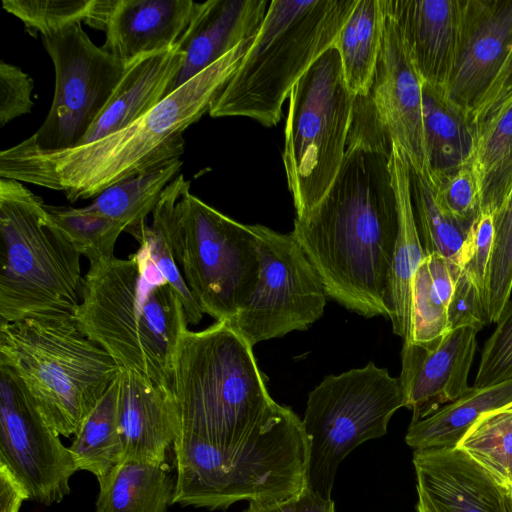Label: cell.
<instances>
[{
  "label": "cell",
  "instance_id": "6da1fadb",
  "mask_svg": "<svg viewBox=\"0 0 512 512\" xmlns=\"http://www.w3.org/2000/svg\"><path fill=\"white\" fill-rule=\"evenodd\" d=\"M392 140L368 96H356L345 154L323 199L290 233L326 294L365 317H388L386 294L398 234Z\"/></svg>",
  "mask_w": 512,
  "mask_h": 512
},
{
  "label": "cell",
  "instance_id": "7a4b0ae2",
  "mask_svg": "<svg viewBox=\"0 0 512 512\" xmlns=\"http://www.w3.org/2000/svg\"><path fill=\"white\" fill-rule=\"evenodd\" d=\"M255 37V36H254ZM254 37L163 98L126 128L105 138L59 151L20 143L0 153V176L63 191L74 203L98 196L184 153L183 132L198 121L237 69Z\"/></svg>",
  "mask_w": 512,
  "mask_h": 512
},
{
  "label": "cell",
  "instance_id": "3957f363",
  "mask_svg": "<svg viewBox=\"0 0 512 512\" xmlns=\"http://www.w3.org/2000/svg\"><path fill=\"white\" fill-rule=\"evenodd\" d=\"M74 321L122 369L171 389L175 351L189 324L143 243L127 259L90 263Z\"/></svg>",
  "mask_w": 512,
  "mask_h": 512
},
{
  "label": "cell",
  "instance_id": "277c9868",
  "mask_svg": "<svg viewBox=\"0 0 512 512\" xmlns=\"http://www.w3.org/2000/svg\"><path fill=\"white\" fill-rule=\"evenodd\" d=\"M265 380L253 347L229 322L187 328L172 368L178 436L200 439L233 460L242 457L276 404Z\"/></svg>",
  "mask_w": 512,
  "mask_h": 512
},
{
  "label": "cell",
  "instance_id": "5b68a950",
  "mask_svg": "<svg viewBox=\"0 0 512 512\" xmlns=\"http://www.w3.org/2000/svg\"><path fill=\"white\" fill-rule=\"evenodd\" d=\"M358 0H273L237 69L209 108L271 127L300 78L329 48Z\"/></svg>",
  "mask_w": 512,
  "mask_h": 512
},
{
  "label": "cell",
  "instance_id": "8992f818",
  "mask_svg": "<svg viewBox=\"0 0 512 512\" xmlns=\"http://www.w3.org/2000/svg\"><path fill=\"white\" fill-rule=\"evenodd\" d=\"M0 323L74 320L84 277L81 254L21 182L0 180Z\"/></svg>",
  "mask_w": 512,
  "mask_h": 512
},
{
  "label": "cell",
  "instance_id": "52a82bcc",
  "mask_svg": "<svg viewBox=\"0 0 512 512\" xmlns=\"http://www.w3.org/2000/svg\"><path fill=\"white\" fill-rule=\"evenodd\" d=\"M0 364L24 384L48 426L75 435L121 371L74 320L0 323Z\"/></svg>",
  "mask_w": 512,
  "mask_h": 512
},
{
  "label": "cell",
  "instance_id": "ba28073f",
  "mask_svg": "<svg viewBox=\"0 0 512 512\" xmlns=\"http://www.w3.org/2000/svg\"><path fill=\"white\" fill-rule=\"evenodd\" d=\"M176 479L172 504L226 510L238 501L283 500L307 486L309 443L302 420L288 409L238 459L210 444L177 436L172 446Z\"/></svg>",
  "mask_w": 512,
  "mask_h": 512
},
{
  "label": "cell",
  "instance_id": "9c48e42d",
  "mask_svg": "<svg viewBox=\"0 0 512 512\" xmlns=\"http://www.w3.org/2000/svg\"><path fill=\"white\" fill-rule=\"evenodd\" d=\"M355 100L334 46L312 64L290 92L282 159L296 218L309 213L335 180L345 154Z\"/></svg>",
  "mask_w": 512,
  "mask_h": 512
},
{
  "label": "cell",
  "instance_id": "30bf717a",
  "mask_svg": "<svg viewBox=\"0 0 512 512\" xmlns=\"http://www.w3.org/2000/svg\"><path fill=\"white\" fill-rule=\"evenodd\" d=\"M171 245L182 276L203 313L231 322L252 296L260 272L253 225L209 206L188 186L173 212Z\"/></svg>",
  "mask_w": 512,
  "mask_h": 512
},
{
  "label": "cell",
  "instance_id": "8fae6325",
  "mask_svg": "<svg viewBox=\"0 0 512 512\" xmlns=\"http://www.w3.org/2000/svg\"><path fill=\"white\" fill-rule=\"evenodd\" d=\"M401 407L405 396L399 378L374 362L325 377L309 393L302 419L309 443L307 487L330 499L343 459L362 443L384 436Z\"/></svg>",
  "mask_w": 512,
  "mask_h": 512
},
{
  "label": "cell",
  "instance_id": "7c38bea8",
  "mask_svg": "<svg viewBox=\"0 0 512 512\" xmlns=\"http://www.w3.org/2000/svg\"><path fill=\"white\" fill-rule=\"evenodd\" d=\"M55 71L51 108L39 129L20 144L59 151L78 147L125 74L127 65L96 46L81 24L42 37Z\"/></svg>",
  "mask_w": 512,
  "mask_h": 512
},
{
  "label": "cell",
  "instance_id": "4fadbf2b",
  "mask_svg": "<svg viewBox=\"0 0 512 512\" xmlns=\"http://www.w3.org/2000/svg\"><path fill=\"white\" fill-rule=\"evenodd\" d=\"M253 229L260 253L257 285L229 322L252 347L306 330L323 315L327 295L319 274L291 234L259 224Z\"/></svg>",
  "mask_w": 512,
  "mask_h": 512
},
{
  "label": "cell",
  "instance_id": "5bb4252c",
  "mask_svg": "<svg viewBox=\"0 0 512 512\" xmlns=\"http://www.w3.org/2000/svg\"><path fill=\"white\" fill-rule=\"evenodd\" d=\"M45 422L19 378L0 364V464L30 500L50 506L70 493L72 455Z\"/></svg>",
  "mask_w": 512,
  "mask_h": 512
},
{
  "label": "cell",
  "instance_id": "9a60e30c",
  "mask_svg": "<svg viewBox=\"0 0 512 512\" xmlns=\"http://www.w3.org/2000/svg\"><path fill=\"white\" fill-rule=\"evenodd\" d=\"M368 96L380 124L390 139L403 150L410 170L428 175L422 79L399 26L386 7L380 52Z\"/></svg>",
  "mask_w": 512,
  "mask_h": 512
},
{
  "label": "cell",
  "instance_id": "2e32d148",
  "mask_svg": "<svg viewBox=\"0 0 512 512\" xmlns=\"http://www.w3.org/2000/svg\"><path fill=\"white\" fill-rule=\"evenodd\" d=\"M511 45L512 0H462L458 54L445 91L470 117Z\"/></svg>",
  "mask_w": 512,
  "mask_h": 512
},
{
  "label": "cell",
  "instance_id": "e0dca14e",
  "mask_svg": "<svg viewBox=\"0 0 512 512\" xmlns=\"http://www.w3.org/2000/svg\"><path fill=\"white\" fill-rule=\"evenodd\" d=\"M476 333L470 327L450 330L434 348L403 342L399 380L405 407L412 411L411 423L430 416L470 388Z\"/></svg>",
  "mask_w": 512,
  "mask_h": 512
},
{
  "label": "cell",
  "instance_id": "ac0fdd59",
  "mask_svg": "<svg viewBox=\"0 0 512 512\" xmlns=\"http://www.w3.org/2000/svg\"><path fill=\"white\" fill-rule=\"evenodd\" d=\"M269 4L266 0L197 3L190 24L177 43L183 52V61L166 96L254 37Z\"/></svg>",
  "mask_w": 512,
  "mask_h": 512
},
{
  "label": "cell",
  "instance_id": "d6986e66",
  "mask_svg": "<svg viewBox=\"0 0 512 512\" xmlns=\"http://www.w3.org/2000/svg\"><path fill=\"white\" fill-rule=\"evenodd\" d=\"M120 378L118 419L123 463H166V452L180 432L172 390L124 369Z\"/></svg>",
  "mask_w": 512,
  "mask_h": 512
},
{
  "label": "cell",
  "instance_id": "ffe728a7",
  "mask_svg": "<svg viewBox=\"0 0 512 512\" xmlns=\"http://www.w3.org/2000/svg\"><path fill=\"white\" fill-rule=\"evenodd\" d=\"M422 82L446 88L455 67L462 0H384Z\"/></svg>",
  "mask_w": 512,
  "mask_h": 512
},
{
  "label": "cell",
  "instance_id": "44dd1931",
  "mask_svg": "<svg viewBox=\"0 0 512 512\" xmlns=\"http://www.w3.org/2000/svg\"><path fill=\"white\" fill-rule=\"evenodd\" d=\"M413 464L437 512H505L503 487L457 447L414 450Z\"/></svg>",
  "mask_w": 512,
  "mask_h": 512
},
{
  "label": "cell",
  "instance_id": "7402d4cb",
  "mask_svg": "<svg viewBox=\"0 0 512 512\" xmlns=\"http://www.w3.org/2000/svg\"><path fill=\"white\" fill-rule=\"evenodd\" d=\"M197 3L192 0H115L102 47L126 65L170 49L189 26Z\"/></svg>",
  "mask_w": 512,
  "mask_h": 512
},
{
  "label": "cell",
  "instance_id": "603a6c76",
  "mask_svg": "<svg viewBox=\"0 0 512 512\" xmlns=\"http://www.w3.org/2000/svg\"><path fill=\"white\" fill-rule=\"evenodd\" d=\"M182 61L183 52L176 44L127 65L124 76L79 146L126 128L155 107L166 97Z\"/></svg>",
  "mask_w": 512,
  "mask_h": 512
},
{
  "label": "cell",
  "instance_id": "cb8c5ba5",
  "mask_svg": "<svg viewBox=\"0 0 512 512\" xmlns=\"http://www.w3.org/2000/svg\"><path fill=\"white\" fill-rule=\"evenodd\" d=\"M390 170L398 205V234L389 272L386 305L393 332L409 341L413 280L426 253L413 210L410 166L403 150L393 141Z\"/></svg>",
  "mask_w": 512,
  "mask_h": 512
},
{
  "label": "cell",
  "instance_id": "d4e9b609",
  "mask_svg": "<svg viewBox=\"0 0 512 512\" xmlns=\"http://www.w3.org/2000/svg\"><path fill=\"white\" fill-rule=\"evenodd\" d=\"M422 115L428 175L449 174L469 164L476 127L444 87L422 82Z\"/></svg>",
  "mask_w": 512,
  "mask_h": 512
},
{
  "label": "cell",
  "instance_id": "484cf974",
  "mask_svg": "<svg viewBox=\"0 0 512 512\" xmlns=\"http://www.w3.org/2000/svg\"><path fill=\"white\" fill-rule=\"evenodd\" d=\"M511 404L512 380L486 387L472 386L430 416L411 423L405 441L414 450L454 448L483 415Z\"/></svg>",
  "mask_w": 512,
  "mask_h": 512
},
{
  "label": "cell",
  "instance_id": "4316f807",
  "mask_svg": "<svg viewBox=\"0 0 512 512\" xmlns=\"http://www.w3.org/2000/svg\"><path fill=\"white\" fill-rule=\"evenodd\" d=\"M480 189V212L494 215L512 185V94L476 126L470 161Z\"/></svg>",
  "mask_w": 512,
  "mask_h": 512
},
{
  "label": "cell",
  "instance_id": "83f0119b",
  "mask_svg": "<svg viewBox=\"0 0 512 512\" xmlns=\"http://www.w3.org/2000/svg\"><path fill=\"white\" fill-rule=\"evenodd\" d=\"M175 482L166 463H121L98 482L96 512H167Z\"/></svg>",
  "mask_w": 512,
  "mask_h": 512
},
{
  "label": "cell",
  "instance_id": "f1b7e54d",
  "mask_svg": "<svg viewBox=\"0 0 512 512\" xmlns=\"http://www.w3.org/2000/svg\"><path fill=\"white\" fill-rule=\"evenodd\" d=\"M182 164L177 158L152 166L108 187L84 209L110 219L134 236L146 224L147 216L154 211Z\"/></svg>",
  "mask_w": 512,
  "mask_h": 512
},
{
  "label": "cell",
  "instance_id": "f546056e",
  "mask_svg": "<svg viewBox=\"0 0 512 512\" xmlns=\"http://www.w3.org/2000/svg\"><path fill=\"white\" fill-rule=\"evenodd\" d=\"M120 384L119 373L86 416L68 447L77 471L92 473L98 482L123 463L118 419Z\"/></svg>",
  "mask_w": 512,
  "mask_h": 512
},
{
  "label": "cell",
  "instance_id": "4dcf8cb0",
  "mask_svg": "<svg viewBox=\"0 0 512 512\" xmlns=\"http://www.w3.org/2000/svg\"><path fill=\"white\" fill-rule=\"evenodd\" d=\"M384 20V0H358L334 44L346 84L356 96L369 94Z\"/></svg>",
  "mask_w": 512,
  "mask_h": 512
},
{
  "label": "cell",
  "instance_id": "1f68e13d",
  "mask_svg": "<svg viewBox=\"0 0 512 512\" xmlns=\"http://www.w3.org/2000/svg\"><path fill=\"white\" fill-rule=\"evenodd\" d=\"M410 178L416 225L426 255L440 254L460 268L463 246L471 225L460 222L442 208L426 175L410 170Z\"/></svg>",
  "mask_w": 512,
  "mask_h": 512
},
{
  "label": "cell",
  "instance_id": "d6a6232c",
  "mask_svg": "<svg viewBox=\"0 0 512 512\" xmlns=\"http://www.w3.org/2000/svg\"><path fill=\"white\" fill-rule=\"evenodd\" d=\"M502 487H512V404L483 415L456 446Z\"/></svg>",
  "mask_w": 512,
  "mask_h": 512
},
{
  "label": "cell",
  "instance_id": "836d02e7",
  "mask_svg": "<svg viewBox=\"0 0 512 512\" xmlns=\"http://www.w3.org/2000/svg\"><path fill=\"white\" fill-rule=\"evenodd\" d=\"M49 222L90 263L114 256V248L123 228L110 219L83 208L46 205Z\"/></svg>",
  "mask_w": 512,
  "mask_h": 512
},
{
  "label": "cell",
  "instance_id": "e575fe53",
  "mask_svg": "<svg viewBox=\"0 0 512 512\" xmlns=\"http://www.w3.org/2000/svg\"><path fill=\"white\" fill-rule=\"evenodd\" d=\"M494 235L485 285L489 323H496L512 292V185L493 215Z\"/></svg>",
  "mask_w": 512,
  "mask_h": 512
},
{
  "label": "cell",
  "instance_id": "d590c367",
  "mask_svg": "<svg viewBox=\"0 0 512 512\" xmlns=\"http://www.w3.org/2000/svg\"><path fill=\"white\" fill-rule=\"evenodd\" d=\"M2 6L23 22L31 36L43 37L81 22L89 25L95 0H3Z\"/></svg>",
  "mask_w": 512,
  "mask_h": 512
},
{
  "label": "cell",
  "instance_id": "8d00e7d4",
  "mask_svg": "<svg viewBox=\"0 0 512 512\" xmlns=\"http://www.w3.org/2000/svg\"><path fill=\"white\" fill-rule=\"evenodd\" d=\"M411 336L409 341L434 348L450 332L447 307L432 282L426 257L419 265L412 286Z\"/></svg>",
  "mask_w": 512,
  "mask_h": 512
},
{
  "label": "cell",
  "instance_id": "74e56055",
  "mask_svg": "<svg viewBox=\"0 0 512 512\" xmlns=\"http://www.w3.org/2000/svg\"><path fill=\"white\" fill-rule=\"evenodd\" d=\"M442 208L460 222L471 225L480 213V189L471 164L444 175H426Z\"/></svg>",
  "mask_w": 512,
  "mask_h": 512
},
{
  "label": "cell",
  "instance_id": "f35d334b",
  "mask_svg": "<svg viewBox=\"0 0 512 512\" xmlns=\"http://www.w3.org/2000/svg\"><path fill=\"white\" fill-rule=\"evenodd\" d=\"M509 380H512V297L483 346L473 386L486 387Z\"/></svg>",
  "mask_w": 512,
  "mask_h": 512
},
{
  "label": "cell",
  "instance_id": "ab89813d",
  "mask_svg": "<svg viewBox=\"0 0 512 512\" xmlns=\"http://www.w3.org/2000/svg\"><path fill=\"white\" fill-rule=\"evenodd\" d=\"M493 235V214L480 212L469 228L461 254L460 267L472 277L482 292L483 297L485 296L486 277L491 258Z\"/></svg>",
  "mask_w": 512,
  "mask_h": 512
},
{
  "label": "cell",
  "instance_id": "60d3db41",
  "mask_svg": "<svg viewBox=\"0 0 512 512\" xmlns=\"http://www.w3.org/2000/svg\"><path fill=\"white\" fill-rule=\"evenodd\" d=\"M447 313L450 330L470 327L478 332L489 323L483 294L463 268L455 279Z\"/></svg>",
  "mask_w": 512,
  "mask_h": 512
},
{
  "label": "cell",
  "instance_id": "b9f144b4",
  "mask_svg": "<svg viewBox=\"0 0 512 512\" xmlns=\"http://www.w3.org/2000/svg\"><path fill=\"white\" fill-rule=\"evenodd\" d=\"M33 79L19 67L0 63V127L31 112Z\"/></svg>",
  "mask_w": 512,
  "mask_h": 512
},
{
  "label": "cell",
  "instance_id": "7bdbcfd3",
  "mask_svg": "<svg viewBox=\"0 0 512 512\" xmlns=\"http://www.w3.org/2000/svg\"><path fill=\"white\" fill-rule=\"evenodd\" d=\"M510 94H512V45L494 81L472 113L475 127Z\"/></svg>",
  "mask_w": 512,
  "mask_h": 512
},
{
  "label": "cell",
  "instance_id": "ee69618b",
  "mask_svg": "<svg viewBox=\"0 0 512 512\" xmlns=\"http://www.w3.org/2000/svg\"><path fill=\"white\" fill-rule=\"evenodd\" d=\"M426 260L435 289L443 304L448 307L453 295L455 279L461 267L453 266L445 257L437 253L426 255Z\"/></svg>",
  "mask_w": 512,
  "mask_h": 512
},
{
  "label": "cell",
  "instance_id": "f6af8a7d",
  "mask_svg": "<svg viewBox=\"0 0 512 512\" xmlns=\"http://www.w3.org/2000/svg\"><path fill=\"white\" fill-rule=\"evenodd\" d=\"M29 494L12 473L0 464V512H19Z\"/></svg>",
  "mask_w": 512,
  "mask_h": 512
},
{
  "label": "cell",
  "instance_id": "bcb514c9",
  "mask_svg": "<svg viewBox=\"0 0 512 512\" xmlns=\"http://www.w3.org/2000/svg\"><path fill=\"white\" fill-rule=\"evenodd\" d=\"M298 512H335V505L332 498H323L306 486L299 495Z\"/></svg>",
  "mask_w": 512,
  "mask_h": 512
},
{
  "label": "cell",
  "instance_id": "7dc6e473",
  "mask_svg": "<svg viewBox=\"0 0 512 512\" xmlns=\"http://www.w3.org/2000/svg\"><path fill=\"white\" fill-rule=\"evenodd\" d=\"M299 495L283 500H252L243 512H298Z\"/></svg>",
  "mask_w": 512,
  "mask_h": 512
},
{
  "label": "cell",
  "instance_id": "c3c4849f",
  "mask_svg": "<svg viewBox=\"0 0 512 512\" xmlns=\"http://www.w3.org/2000/svg\"><path fill=\"white\" fill-rule=\"evenodd\" d=\"M418 493V502H417V511L418 512H437L432 502L428 498V496L417 487Z\"/></svg>",
  "mask_w": 512,
  "mask_h": 512
},
{
  "label": "cell",
  "instance_id": "681fc988",
  "mask_svg": "<svg viewBox=\"0 0 512 512\" xmlns=\"http://www.w3.org/2000/svg\"><path fill=\"white\" fill-rule=\"evenodd\" d=\"M503 498L505 505V512H512V487H503Z\"/></svg>",
  "mask_w": 512,
  "mask_h": 512
}]
</instances>
